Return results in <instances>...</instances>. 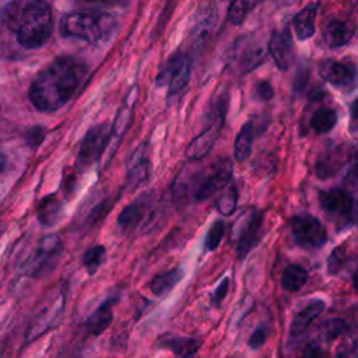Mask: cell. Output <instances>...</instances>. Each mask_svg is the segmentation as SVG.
<instances>
[{
	"label": "cell",
	"mask_w": 358,
	"mask_h": 358,
	"mask_svg": "<svg viewBox=\"0 0 358 358\" xmlns=\"http://www.w3.org/2000/svg\"><path fill=\"white\" fill-rule=\"evenodd\" d=\"M158 345L171 351L175 358H194L201 344L199 340L192 337L164 336L158 340Z\"/></svg>",
	"instance_id": "cell-20"
},
{
	"label": "cell",
	"mask_w": 358,
	"mask_h": 358,
	"mask_svg": "<svg viewBox=\"0 0 358 358\" xmlns=\"http://www.w3.org/2000/svg\"><path fill=\"white\" fill-rule=\"evenodd\" d=\"M1 20L6 27L15 32L18 43L28 49L45 45L53 31L52 8L39 0L7 4L1 11Z\"/></svg>",
	"instance_id": "cell-2"
},
{
	"label": "cell",
	"mask_w": 358,
	"mask_h": 358,
	"mask_svg": "<svg viewBox=\"0 0 358 358\" xmlns=\"http://www.w3.org/2000/svg\"><path fill=\"white\" fill-rule=\"evenodd\" d=\"M222 127L217 124L207 123L199 136H196L186 148V157L192 161H197L204 158L214 147L215 141L220 137V131Z\"/></svg>",
	"instance_id": "cell-18"
},
{
	"label": "cell",
	"mask_w": 358,
	"mask_h": 358,
	"mask_svg": "<svg viewBox=\"0 0 358 358\" xmlns=\"http://www.w3.org/2000/svg\"><path fill=\"white\" fill-rule=\"evenodd\" d=\"M320 77L338 88H352L357 80V67L352 62L324 59L319 63Z\"/></svg>",
	"instance_id": "cell-10"
},
{
	"label": "cell",
	"mask_w": 358,
	"mask_h": 358,
	"mask_svg": "<svg viewBox=\"0 0 358 358\" xmlns=\"http://www.w3.org/2000/svg\"><path fill=\"white\" fill-rule=\"evenodd\" d=\"M117 298L105 299L84 322V327L92 336L102 334L113 320V306Z\"/></svg>",
	"instance_id": "cell-19"
},
{
	"label": "cell",
	"mask_w": 358,
	"mask_h": 358,
	"mask_svg": "<svg viewBox=\"0 0 358 358\" xmlns=\"http://www.w3.org/2000/svg\"><path fill=\"white\" fill-rule=\"evenodd\" d=\"M263 234V214L250 210L242 214L232 228V241L235 243L236 257L245 259L260 242Z\"/></svg>",
	"instance_id": "cell-6"
},
{
	"label": "cell",
	"mask_w": 358,
	"mask_h": 358,
	"mask_svg": "<svg viewBox=\"0 0 358 358\" xmlns=\"http://www.w3.org/2000/svg\"><path fill=\"white\" fill-rule=\"evenodd\" d=\"M152 200L150 194H143L136 201L127 204L117 217V225L123 232L134 231L151 211Z\"/></svg>",
	"instance_id": "cell-15"
},
{
	"label": "cell",
	"mask_w": 358,
	"mask_h": 358,
	"mask_svg": "<svg viewBox=\"0 0 358 358\" xmlns=\"http://www.w3.org/2000/svg\"><path fill=\"white\" fill-rule=\"evenodd\" d=\"M308 281V271L299 264H289L281 274V287L288 292L299 291Z\"/></svg>",
	"instance_id": "cell-27"
},
{
	"label": "cell",
	"mask_w": 358,
	"mask_h": 358,
	"mask_svg": "<svg viewBox=\"0 0 358 358\" xmlns=\"http://www.w3.org/2000/svg\"><path fill=\"white\" fill-rule=\"evenodd\" d=\"M183 270L180 267H173L168 271H162L150 281V289L155 296H164L171 292L176 284L182 280Z\"/></svg>",
	"instance_id": "cell-25"
},
{
	"label": "cell",
	"mask_w": 358,
	"mask_h": 358,
	"mask_svg": "<svg viewBox=\"0 0 358 358\" xmlns=\"http://www.w3.org/2000/svg\"><path fill=\"white\" fill-rule=\"evenodd\" d=\"M112 140V123L103 122L92 126L84 136L78 155L77 165L80 168H88L98 162L103 155Z\"/></svg>",
	"instance_id": "cell-8"
},
{
	"label": "cell",
	"mask_w": 358,
	"mask_h": 358,
	"mask_svg": "<svg viewBox=\"0 0 358 358\" xmlns=\"http://www.w3.org/2000/svg\"><path fill=\"white\" fill-rule=\"evenodd\" d=\"M299 358H330V354L320 344L309 343L303 348V351H302Z\"/></svg>",
	"instance_id": "cell-37"
},
{
	"label": "cell",
	"mask_w": 358,
	"mask_h": 358,
	"mask_svg": "<svg viewBox=\"0 0 358 358\" xmlns=\"http://www.w3.org/2000/svg\"><path fill=\"white\" fill-rule=\"evenodd\" d=\"M232 176V162L228 158L215 159L208 168H185L173 183V199L176 203H200L222 190Z\"/></svg>",
	"instance_id": "cell-3"
},
{
	"label": "cell",
	"mask_w": 358,
	"mask_h": 358,
	"mask_svg": "<svg viewBox=\"0 0 358 358\" xmlns=\"http://www.w3.org/2000/svg\"><path fill=\"white\" fill-rule=\"evenodd\" d=\"M267 50L278 70H288L294 60V43L289 31H274L268 39Z\"/></svg>",
	"instance_id": "cell-13"
},
{
	"label": "cell",
	"mask_w": 358,
	"mask_h": 358,
	"mask_svg": "<svg viewBox=\"0 0 358 358\" xmlns=\"http://www.w3.org/2000/svg\"><path fill=\"white\" fill-rule=\"evenodd\" d=\"M355 343L351 344H341L337 351H336V357L334 358H355Z\"/></svg>",
	"instance_id": "cell-40"
},
{
	"label": "cell",
	"mask_w": 358,
	"mask_h": 358,
	"mask_svg": "<svg viewBox=\"0 0 358 358\" xmlns=\"http://www.w3.org/2000/svg\"><path fill=\"white\" fill-rule=\"evenodd\" d=\"M289 228L294 242L302 249L317 250L327 242L326 228L313 215H294L289 220Z\"/></svg>",
	"instance_id": "cell-9"
},
{
	"label": "cell",
	"mask_w": 358,
	"mask_h": 358,
	"mask_svg": "<svg viewBox=\"0 0 358 358\" xmlns=\"http://www.w3.org/2000/svg\"><path fill=\"white\" fill-rule=\"evenodd\" d=\"M228 291H229V280H228V278H224V280L220 282V285L215 288V291L213 292V295H211V303H213L214 306H220L221 302L224 301V298L227 296Z\"/></svg>",
	"instance_id": "cell-39"
},
{
	"label": "cell",
	"mask_w": 358,
	"mask_h": 358,
	"mask_svg": "<svg viewBox=\"0 0 358 358\" xmlns=\"http://www.w3.org/2000/svg\"><path fill=\"white\" fill-rule=\"evenodd\" d=\"M4 165H6V157L0 152V173H1L3 169H4Z\"/></svg>",
	"instance_id": "cell-41"
},
{
	"label": "cell",
	"mask_w": 358,
	"mask_h": 358,
	"mask_svg": "<svg viewBox=\"0 0 358 358\" xmlns=\"http://www.w3.org/2000/svg\"><path fill=\"white\" fill-rule=\"evenodd\" d=\"M354 25L350 21L340 18H331L326 21L322 27V38L330 49H337L348 45L354 38Z\"/></svg>",
	"instance_id": "cell-16"
},
{
	"label": "cell",
	"mask_w": 358,
	"mask_h": 358,
	"mask_svg": "<svg viewBox=\"0 0 358 358\" xmlns=\"http://www.w3.org/2000/svg\"><path fill=\"white\" fill-rule=\"evenodd\" d=\"M322 210L341 228L352 227L355 222V199L345 189H330L319 192Z\"/></svg>",
	"instance_id": "cell-7"
},
{
	"label": "cell",
	"mask_w": 358,
	"mask_h": 358,
	"mask_svg": "<svg viewBox=\"0 0 358 358\" xmlns=\"http://www.w3.org/2000/svg\"><path fill=\"white\" fill-rule=\"evenodd\" d=\"M256 6L255 1H232L228 7V13H227V20L232 24V25H241L245 18L248 17L249 11Z\"/></svg>",
	"instance_id": "cell-33"
},
{
	"label": "cell",
	"mask_w": 358,
	"mask_h": 358,
	"mask_svg": "<svg viewBox=\"0 0 358 358\" xmlns=\"http://www.w3.org/2000/svg\"><path fill=\"white\" fill-rule=\"evenodd\" d=\"M336 123H337V112L331 108L323 106V108H317L312 113L309 126L315 133L324 134V133H329L336 126Z\"/></svg>",
	"instance_id": "cell-28"
},
{
	"label": "cell",
	"mask_w": 358,
	"mask_h": 358,
	"mask_svg": "<svg viewBox=\"0 0 358 358\" xmlns=\"http://www.w3.org/2000/svg\"><path fill=\"white\" fill-rule=\"evenodd\" d=\"M192 74V60L185 52H176L169 56L159 67L155 76V84L166 88L169 96L179 95L189 84Z\"/></svg>",
	"instance_id": "cell-5"
},
{
	"label": "cell",
	"mask_w": 358,
	"mask_h": 358,
	"mask_svg": "<svg viewBox=\"0 0 358 358\" xmlns=\"http://www.w3.org/2000/svg\"><path fill=\"white\" fill-rule=\"evenodd\" d=\"M348 330V324L341 317H330L320 324V334L326 341H331Z\"/></svg>",
	"instance_id": "cell-31"
},
{
	"label": "cell",
	"mask_w": 358,
	"mask_h": 358,
	"mask_svg": "<svg viewBox=\"0 0 358 358\" xmlns=\"http://www.w3.org/2000/svg\"><path fill=\"white\" fill-rule=\"evenodd\" d=\"M62 211L60 201L55 196H49L42 200L38 208V218L43 225H53Z\"/></svg>",
	"instance_id": "cell-30"
},
{
	"label": "cell",
	"mask_w": 358,
	"mask_h": 358,
	"mask_svg": "<svg viewBox=\"0 0 358 358\" xmlns=\"http://www.w3.org/2000/svg\"><path fill=\"white\" fill-rule=\"evenodd\" d=\"M238 203V190L234 183H228L222 190L218 199L215 200V208L222 214V215H231Z\"/></svg>",
	"instance_id": "cell-29"
},
{
	"label": "cell",
	"mask_w": 358,
	"mask_h": 358,
	"mask_svg": "<svg viewBox=\"0 0 358 358\" xmlns=\"http://www.w3.org/2000/svg\"><path fill=\"white\" fill-rule=\"evenodd\" d=\"M115 28V17L98 11H71L64 14L59 24L62 36L80 39L91 45L110 38Z\"/></svg>",
	"instance_id": "cell-4"
},
{
	"label": "cell",
	"mask_w": 358,
	"mask_h": 358,
	"mask_svg": "<svg viewBox=\"0 0 358 358\" xmlns=\"http://www.w3.org/2000/svg\"><path fill=\"white\" fill-rule=\"evenodd\" d=\"M106 257V250L105 246L102 245H95L91 246L83 256V264L85 266L87 271L90 274L96 273V270L102 266V263L105 262Z\"/></svg>",
	"instance_id": "cell-32"
},
{
	"label": "cell",
	"mask_w": 358,
	"mask_h": 358,
	"mask_svg": "<svg viewBox=\"0 0 358 358\" xmlns=\"http://www.w3.org/2000/svg\"><path fill=\"white\" fill-rule=\"evenodd\" d=\"M253 96L259 101H270L274 96V90L267 80H260L253 85Z\"/></svg>",
	"instance_id": "cell-36"
},
{
	"label": "cell",
	"mask_w": 358,
	"mask_h": 358,
	"mask_svg": "<svg viewBox=\"0 0 358 358\" xmlns=\"http://www.w3.org/2000/svg\"><path fill=\"white\" fill-rule=\"evenodd\" d=\"M264 60V52L259 43H246L239 52L238 69L242 74L252 71Z\"/></svg>",
	"instance_id": "cell-26"
},
{
	"label": "cell",
	"mask_w": 358,
	"mask_h": 358,
	"mask_svg": "<svg viewBox=\"0 0 358 358\" xmlns=\"http://www.w3.org/2000/svg\"><path fill=\"white\" fill-rule=\"evenodd\" d=\"M217 24V8L211 3L201 4L193 18L190 36L196 43L206 42L214 31Z\"/></svg>",
	"instance_id": "cell-17"
},
{
	"label": "cell",
	"mask_w": 358,
	"mask_h": 358,
	"mask_svg": "<svg viewBox=\"0 0 358 358\" xmlns=\"http://www.w3.org/2000/svg\"><path fill=\"white\" fill-rule=\"evenodd\" d=\"M266 338H267V333L263 327H257L253 330V333L249 336V340H248V347L250 350H259L266 343Z\"/></svg>",
	"instance_id": "cell-38"
},
{
	"label": "cell",
	"mask_w": 358,
	"mask_h": 358,
	"mask_svg": "<svg viewBox=\"0 0 358 358\" xmlns=\"http://www.w3.org/2000/svg\"><path fill=\"white\" fill-rule=\"evenodd\" d=\"M347 259V255L344 252L343 248H337L334 249L329 259H327V268H329V273L331 274H337L340 270H343V266H344V262Z\"/></svg>",
	"instance_id": "cell-35"
},
{
	"label": "cell",
	"mask_w": 358,
	"mask_h": 358,
	"mask_svg": "<svg viewBox=\"0 0 358 358\" xmlns=\"http://www.w3.org/2000/svg\"><path fill=\"white\" fill-rule=\"evenodd\" d=\"M350 159H354V148H350L347 144H341L316 161L315 173L319 179L327 180L341 171Z\"/></svg>",
	"instance_id": "cell-11"
},
{
	"label": "cell",
	"mask_w": 358,
	"mask_h": 358,
	"mask_svg": "<svg viewBox=\"0 0 358 358\" xmlns=\"http://www.w3.org/2000/svg\"><path fill=\"white\" fill-rule=\"evenodd\" d=\"M224 232H225V224H224V221L217 220V221L210 227V229L207 231L206 241H204L206 250L211 252V250L217 249V246L220 245V242H221V239H222V236H224Z\"/></svg>",
	"instance_id": "cell-34"
},
{
	"label": "cell",
	"mask_w": 358,
	"mask_h": 358,
	"mask_svg": "<svg viewBox=\"0 0 358 358\" xmlns=\"http://www.w3.org/2000/svg\"><path fill=\"white\" fill-rule=\"evenodd\" d=\"M320 3H309L301 8L292 18V27L296 38L299 41H306L315 34V20Z\"/></svg>",
	"instance_id": "cell-21"
},
{
	"label": "cell",
	"mask_w": 358,
	"mask_h": 358,
	"mask_svg": "<svg viewBox=\"0 0 358 358\" xmlns=\"http://www.w3.org/2000/svg\"><path fill=\"white\" fill-rule=\"evenodd\" d=\"M60 248H62V243H60V239L57 236L45 238L41 242L35 255L32 256V259L28 264V270L32 274H36L38 271H41L46 263H49L55 256H57Z\"/></svg>",
	"instance_id": "cell-23"
},
{
	"label": "cell",
	"mask_w": 358,
	"mask_h": 358,
	"mask_svg": "<svg viewBox=\"0 0 358 358\" xmlns=\"http://www.w3.org/2000/svg\"><path fill=\"white\" fill-rule=\"evenodd\" d=\"M88 66L73 56H62L41 70L28 91L31 103L42 112H55L66 105L83 85Z\"/></svg>",
	"instance_id": "cell-1"
},
{
	"label": "cell",
	"mask_w": 358,
	"mask_h": 358,
	"mask_svg": "<svg viewBox=\"0 0 358 358\" xmlns=\"http://www.w3.org/2000/svg\"><path fill=\"white\" fill-rule=\"evenodd\" d=\"M324 302L322 299H315L312 302H309L306 306H303L292 319L291 324H289V331H288V345L291 348H294L299 340L302 338V336L305 334V331L308 330L309 324L317 317L320 316V313L324 310Z\"/></svg>",
	"instance_id": "cell-14"
},
{
	"label": "cell",
	"mask_w": 358,
	"mask_h": 358,
	"mask_svg": "<svg viewBox=\"0 0 358 358\" xmlns=\"http://www.w3.org/2000/svg\"><path fill=\"white\" fill-rule=\"evenodd\" d=\"M255 137H256V129L253 122L250 120L245 122L239 133L236 134V138L234 143V157L238 162H242L250 157Z\"/></svg>",
	"instance_id": "cell-24"
},
{
	"label": "cell",
	"mask_w": 358,
	"mask_h": 358,
	"mask_svg": "<svg viewBox=\"0 0 358 358\" xmlns=\"http://www.w3.org/2000/svg\"><path fill=\"white\" fill-rule=\"evenodd\" d=\"M137 95H138V90L137 87L134 85L126 95L124 101L122 102L117 113H116V117L115 120L112 122V138L116 137V138H122V136H124L126 130L129 129L130 123H131V119H133V106L136 103V99H137Z\"/></svg>",
	"instance_id": "cell-22"
},
{
	"label": "cell",
	"mask_w": 358,
	"mask_h": 358,
	"mask_svg": "<svg viewBox=\"0 0 358 358\" xmlns=\"http://www.w3.org/2000/svg\"><path fill=\"white\" fill-rule=\"evenodd\" d=\"M151 173V162L148 158L147 144H140L126 161V179L130 189H136L148 180Z\"/></svg>",
	"instance_id": "cell-12"
}]
</instances>
